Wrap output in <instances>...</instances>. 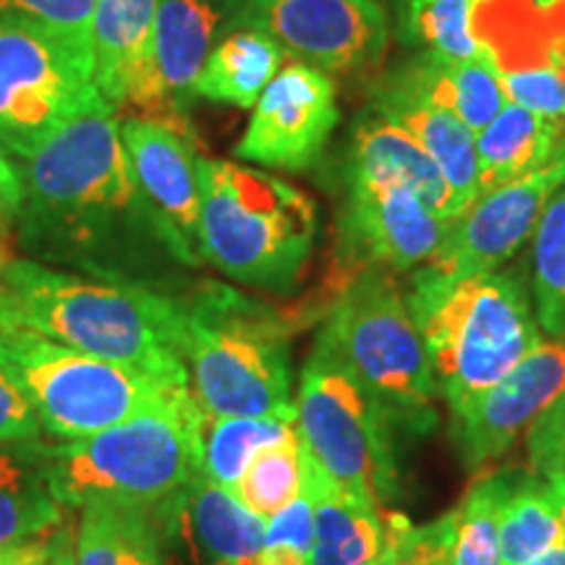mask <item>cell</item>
Returning <instances> with one entry per match:
<instances>
[{"instance_id": "cell-1", "label": "cell", "mask_w": 565, "mask_h": 565, "mask_svg": "<svg viewBox=\"0 0 565 565\" xmlns=\"http://www.w3.org/2000/svg\"><path fill=\"white\" fill-rule=\"evenodd\" d=\"M17 168L24 186L19 238L34 257L105 280H134L129 267L152 254L175 263L139 189L116 105L74 118Z\"/></svg>"}, {"instance_id": "cell-2", "label": "cell", "mask_w": 565, "mask_h": 565, "mask_svg": "<svg viewBox=\"0 0 565 565\" xmlns=\"http://www.w3.org/2000/svg\"><path fill=\"white\" fill-rule=\"evenodd\" d=\"M0 330H24L141 370L189 374L179 351V301L141 280H105L6 257Z\"/></svg>"}, {"instance_id": "cell-3", "label": "cell", "mask_w": 565, "mask_h": 565, "mask_svg": "<svg viewBox=\"0 0 565 565\" xmlns=\"http://www.w3.org/2000/svg\"><path fill=\"white\" fill-rule=\"evenodd\" d=\"M179 301V351L207 419L296 414L294 324L270 303L223 282H200Z\"/></svg>"}, {"instance_id": "cell-4", "label": "cell", "mask_w": 565, "mask_h": 565, "mask_svg": "<svg viewBox=\"0 0 565 565\" xmlns=\"http://www.w3.org/2000/svg\"><path fill=\"white\" fill-rule=\"evenodd\" d=\"M406 299L450 416L466 412L542 343L532 291L519 273L450 280L419 267Z\"/></svg>"}, {"instance_id": "cell-5", "label": "cell", "mask_w": 565, "mask_h": 565, "mask_svg": "<svg viewBox=\"0 0 565 565\" xmlns=\"http://www.w3.org/2000/svg\"><path fill=\"white\" fill-rule=\"evenodd\" d=\"M200 254L225 278L288 294L315 254L320 215L301 189L263 168L200 158Z\"/></svg>"}, {"instance_id": "cell-6", "label": "cell", "mask_w": 565, "mask_h": 565, "mask_svg": "<svg viewBox=\"0 0 565 565\" xmlns=\"http://www.w3.org/2000/svg\"><path fill=\"white\" fill-rule=\"evenodd\" d=\"M204 414L192 393L82 440L38 445L63 508L89 503L152 511L202 475Z\"/></svg>"}, {"instance_id": "cell-7", "label": "cell", "mask_w": 565, "mask_h": 565, "mask_svg": "<svg viewBox=\"0 0 565 565\" xmlns=\"http://www.w3.org/2000/svg\"><path fill=\"white\" fill-rule=\"evenodd\" d=\"M317 338L383 406L395 429L424 435L435 427L440 393L433 362L393 270L366 267L353 275Z\"/></svg>"}, {"instance_id": "cell-8", "label": "cell", "mask_w": 565, "mask_h": 565, "mask_svg": "<svg viewBox=\"0 0 565 565\" xmlns=\"http://www.w3.org/2000/svg\"><path fill=\"white\" fill-rule=\"evenodd\" d=\"M0 359L24 387L42 433L82 440L192 393L189 374L110 362L24 330H0Z\"/></svg>"}, {"instance_id": "cell-9", "label": "cell", "mask_w": 565, "mask_h": 565, "mask_svg": "<svg viewBox=\"0 0 565 565\" xmlns=\"http://www.w3.org/2000/svg\"><path fill=\"white\" fill-rule=\"evenodd\" d=\"M294 408L303 450L338 487L377 508L395 500L398 450L391 416L320 338L301 370Z\"/></svg>"}, {"instance_id": "cell-10", "label": "cell", "mask_w": 565, "mask_h": 565, "mask_svg": "<svg viewBox=\"0 0 565 565\" xmlns=\"http://www.w3.org/2000/svg\"><path fill=\"white\" fill-rule=\"evenodd\" d=\"M105 105L95 61L45 26L0 21V150L13 162Z\"/></svg>"}, {"instance_id": "cell-11", "label": "cell", "mask_w": 565, "mask_h": 565, "mask_svg": "<svg viewBox=\"0 0 565 565\" xmlns=\"http://www.w3.org/2000/svg\"><path fill=\"white\" fill-rule=\"evenodd\" d=\"M244 26L270 34L282 53L333 79L370 76L391 40L377 0H246Z\"/></svg>"}, {"instance_id": "cell-12", "label": "cell", "mask_w": 565, "mask_h": 565, "mask_svg": "<svg viewBox=\"0 0 565 565\" xmlns=\"http://www.w3.org/2000/svg\"><path fill=\"white\" fill-rule=\"evenodd\" d=\"M338 121L341 108L333 76L291 61L252 108L236 158L270 171H307L320 162Z\"/></svg>"}, {"instance_id": "cell-13", "label": "cell", "mask_w": 565, "mask_h": 565, "mask_svg": "<svg viewBox=\"0 0 565 565\" xmlns=\"http://www.w3.org/2000/svg\"><path fill=\"white\" fill-rule=\"evenodd\" d=\"M561 186H565V166L550 160L540 171L479 194L448 225L440 249L422 270L456 280L503 267L532 236L550 196Z\"/></svg>"}, {"instance_id": "cell-14", "label": "cell", "mask_w": 565, "mask_h": 565, "mask_svg": "<svg viewBox=\"0 0 565 565\" xmlns=\"http://www.w3.org/2000/svg\"><path fill=\"white\" fill-rule=\"evenodd\" d=\"M343 186L338 249L351 267L349 280L366 267L393 273L422 267L440 249L450 223L412 189L364 181H343Z\"/></svg>"}, {"instance_id": "cell-15", "label": "cell", "mask_w": 565, "mask_h": 565, "mask_svg": "<svg viewBox=\"0 0 565 565\" xmlns=\"http://www.w3.org/2000/svg\"><path fill=\"white\" fill-rule=\"evenodd\" d=\"M563 398L565 338H553L529 351L466 412L450 416V440L461 463L469 471H484Z\"/></svg>"}, {"instance_id": "cell-16", "label": "cell", "mask_w": 565, "mask_h": 565, "mask_svg": "<svg viewBox=\"0 0 565 565\" xmlns=\"http://www.w3.org/2000/svg\"><path fill=\"white\" fill-rule=\"evenodd\" d=\"M244 6L246 0H158L152 71L134 108L145 118L186 126L200 71L217 42L244 30Z\"/></svg>"}, {"instance_id": "cell-17", "label": "cell", "mask_w": 565, "mask_h": 565, "mask_svg": "<svg viewBox=\"0 0 565 565\" xmlns=\"http://www.w3.org/2000/svg\"><path fill=\"white\" fill-rule=\"evenodd\" d=\"M121 139L145 200L171 238L175 263L200 267V168L202 154L189 126L160 118H124Z\"/></svg>"}, {"instance_id": "cell-18", "label": "cell", "mask_w": 565, "mask_h": 565, "mask_svg": "<svg viewBox=\"0 0 565 565\" xmlns=\"http://www.w3.org/2000/svg\"><path fill=\"white\" fill-rule=\"evenodd\" d=\"M152 513L168 565H259L265 521L204 475Z\"/></svg>"}, {"instance_id": "cell-19", "label": "cell", "mask_w": 565, "mask_h": 565, "mask_svg": "<svg viewBox=\"0 0 565 565\" xmlns=\"http://www.w3.org/2000/svg\"><path fill=\"white\" fill-rule=\"evenodd\" d=\"M343 181L406 186L419 194L445 223L456 221L454 196L435 160L422 150L412 134L372 105L353 121L343 160Z\"/></svg>"}, {"instance_id": "cell-20", "label": "cell", "mask_w": 565, "mask_h": 565, "mask_svg": "<svg viewBox=\"0 0 565 565\" xmlns=\"http://www.w3.org/2000/svg\"><path fill=\"white\" fill-rule=\"evenodd\" d=\"M370 105L419 141L448 183L456 217L461 215L479 196L477 134L454 113L437 108L385 79L374 82Z\"/></svg>"}, {"instance_id": "cell-21", "label": "cell", "mask_w": 565, "mask_h": 565, "mask_svg": "<svg viewBox=\"0 0 565 565\" xmlns=\"http://www.w3.org/2000/svg\"><path fill=\"white\" fill-rule=\"evenodd\" d=\"M158 0H95V82L108 103L139 100L152 71Z\"/></svg>"}, {"instance_id": "cell-22", "label": "cell", "mask_w": 565, "mask_h": 565, "mask_svg": "<svg viewBox=\"0 0 565 565\" xmlns=\"http://www.w3.org/2000/svg\"><path fill=\"white\" fill-rule=\"evenodd\" d=\"M303 487L315 503L309 565H366L385 547V515L377 505L338 487L301 445Z\"/></svg>"}, {"instance_id": "cell-23", "label": "cell", "mask_w": 565, "mask_h": 565, "mask_svg": "<svg viewBox=\"0 0 565 565\" xmlns=\"http://www.w3.org/2000/svg\"><path fill=\"white\" fill-rule=\"evenodd\" d=\"M383 79L454 113L475 134L482 131L508 105L500 74L487 58L454 61L424 51L401 63Z\"/></svg>"}, {"instance_id": "cell-24", "label": "cell", "mask_w": 565, "mask_h": 565, "mask_svg": "<svg viewBox=\"0 0 565 565\" xmlns=\"http://www.w3.org/2000/svg\"><path fill=\"white\" fill-rule=\"evenodd\" d=\"M565 121L536 116L508 103L477 134L479 194L545 168L561 145Z\"/></svg>"}, {"instance_id": "cell-25", "label": "cell", "mask_w": 565, "mask_h": 565, "mask_svg": "<svg viewBox=\"0 0 565 565\" xmlns=\"http://www.w3.org/2000/svg\"><path fill=\"white\" fill-rule=\"evenodd\" d=\"M74 532L76 565H168L152 511L89 503Z\"/></svg>"}, {"instance_id": "cell-26", "label": "cell", "mask_w": 565, "mask_h": 565, "mask_svg": "<svg viewBox=\"0 0 565 565\" xmlns=\"http://www.w3.org/2000/svg\"><path fill=\"white\" fill-rule=\"evenodd\" d=\"M66 508L53 494L38 445H0V545L40 540L63 524Z\"/></svg>"}, {"instance_id": "cell-27", "label": "cell", "mask_w": 565, "mask_h": 565, "mask_svg": "<svg viewBox=\"0 0 565 565\" xmlns=\"http://www.w3.org/2000/svg\"><path fill=\"white\" fill-rule=\"evenodd\" d=\"M282 55L286 53L270 34L252 26L231 32L217 42L202 66L194 87L196 97L236 108H254L267 84L278 76Z\"/></svg>"}, {"instance_id": "cell-28", "label": "cell", "mask_w": 565, "mask_h": 565, "mask_svg": "<svg viewBox=\"0 0 565 565\" xmlns=\"http://www.w3.org/2000/svg\"><path fill=\"white\" fill-rule=\"evenodd\" d=\"M296 433V414L225 416L202 422V475L233 492L252 458Z\"/></svg>"}, {"instance_id": "cell-29", "label": "cell", "mask_w": 565, "mask_h": 565, "mask_svg": "<svg viewBox=\"0 0 565 565\" xmlns=\"http://www.w3.org/2000/svg\"><path fill=\"white\" fill-rule=\"evenodd\" d=\"M563 536L565 529L550 482L534 471L521 469L500 515L503 565L532 563Z\"/></svg>"}, {"instance_id": "cell-30", "label": "cell", "mask_w": 565, "mask_h": 565, "mask_svg": "<svg viewBox=\"0 0 565 565\" xmlns=\"http://www.w3.org/2000/svg\"><path fill=\"white\" fill-rule=\"evenodd\" d=\"M521 469L484 471L454 511V565H503L500 515Z\"/></svg>"}, {"instance_id": "cell-31", "label": "cell", "mask_w": 565, "mask_h": 565, "mask_svg": "<svg viewBox=\"0 0 565 565\" xmlns=\"http://www.w3.org/2000/svg\"><path fill=\"white\" fill-rule=\"evenodd\" d=\"M532 301L540 328L565 338V189L550 196L532 233Z\"/></svg>"}, {"instance_id": "cell-32", "label": "cell", "mask_w": 565, "mask_h": 565, "mask_svg": "<svg viewBox=\"0 0 565 565\" xmlns=\"http://www.w3.org/2000/svg\"><path fill=\"white\" fill-rule=\"evenodd\" d=\"M303 487V466H301V437L299 429L288 435L286 440L267 445L252 458L246 466L244 477L233 487L246 511L267 521L280 513L288 503H294Z\"/></svg>"}, {"instance_id": "cell-33", "label": "cell", "mask_w": 565, "mask_h": 565, "mask_svg": "<svg viewBox=\"0 0 565 565\" xmlns=\"http://www.w3.org/2000/svg\"><path fill=\"white\" fill-rule=\"evenodd\" d=\"M477 0H416L406 6V34L427 51L454 61L484 58L475 32L471 13Z\"/></svg>"}, {"instance_id": "cell-34", "label": "cell", "mask_w": 565, "mask_h": 565, "mask_svg": "<svg viewBox=\"0 0 565 565\" xmlns=\"http://www.w3.org/2000/svg\"><path fill=\"white\" fill-rule=\"evenodd\" d=\"M95 0H0V21H30L95 61Z\"/></svg>"}, {"instance_id": "cell-35", "label": "cell", "mask_w": 565, "mask_h": 565, "mask_svg": "<svg viewBox=\"0 0 565 565\" xmlns=\"http://www.w3.org/2000/svg\"><path fill=\"white\" fill-rule=\"evenodd\" d=\"M387 526L393 529L395 565H454L450 550H454V511L429 521V524L414 526L404 513H385Z\"/></svg>"}, {"instance_id": "cell-36", "label": "cell", "mask_w": 565, "mask_h": 565, "mask_svg": "<svg viewBox=\"0 0 565 565\" xmlns=\"http://www.w3.org/2000/svg\"><path fill=\"white\" fill-rule=\"evenodd\" d=\"M505 100L536 116L565 121V71L550 63L542 68L500 74Z\"/></svg>"}, {"instance_id": "cell-37", "label": "cell", "mask_w": 565, "mask_h": 565, "mask_svg": "<svg viewBox=\"0 0 565 565\" xmlns=\"http://www.w3.org/2000/svg\"><path fill=\"white\" fill-rule=\"evenodd\" d=\"M529 471L565 477V398L536 419L526 433Z\"/></svg>"}, {"instance_id": "cell-38", "label": "cell", "mask_w": 565, "mask_h": 565, "mask_svg": "<svg viewBox=\"0 0 565 565\" xmlns=\"http://www.w3.org/2000/svg\"><path fill=\"white\" fill-rule=\"evenodd\" d=\"M42 424L26 398L24 387L0 359V445L38 443Z\"/></svg>"}, {"instance_id": "cell-39", "label": "cell", "mask_w": 565, "mask_h": 565, "mask_svg": "<svg viewBox=\"0 0 565 565\" xmlns=\"http://www.w3.org/2000/svg\"><path fill=\"white\" fill-rule=\"evenodd\" d=\"M21 202H24V186H21L17 162L0 150V242L19 223Z\"/></svg>"}, {"instance_id": "cell-40", "label": "cell", "mask_w": 565, "mask_h": 565, "mask_svg": "<svg viewBox=\"0 0 565 565\" xmlns=\"http://www.w3.org/2000/svg\"><path fill=\"white\" fill-rule=\"evenodd\" d=\"M38 565H76L74 563V532L68 524H61L45 536V553Z\"/></svg>"}, {"instance_id": "cell-41", "label": "cell", "mask_w": 565, "mask_h": 565, "mask_svg": "<svg viewBox=\"0 0 565 565\" xmlns=\"http://www.w3.org/2000/svg\"><path fill=\"white\" fill-rule=\"evenodd\" d=\"M45 553V536L19 545H0V565H38Z\"/></svg>"}, {"instance_id": "cell-42", "label": "cell", "mask_w": 565, "mask_h": 565, "mask_svg": "<svg viewBox=\"0 0 565 565\" xmlns=\"http://www.w3.org/2000/svg\"><path fill=\"white\" fill-rule=\"evenodd\" d=\"M259 565H309V553L294 545H267L259 555Z\"/></svg>"}, {"instance_id": "cell-43", "label": "cell", "mask_w": 565, "mask_h": 565, "mask_svg": "<svg viewBox=\"0 0 565 565\" xmlns=\"http://www.w3.org/2000/svg\"><path fill=\"white\" fill-rule=\"evenodd\" d=\"M526 565H565V536L563 540H557L553 547H547L542 555H536L534 561Z\"/></svg>"}, {"instance_id": "cell-44", "label": "cell", "mask_w": 565, "mask_h": 565, "mask_svg": "<svg viewBox=\"0 0 565 565\" xmlns=\"http://www.w3.org/2000/svg\"><path fill=\"white\" fill-rule=\"evenodd\" d=\"M395 553H398V545H395V534L385 521V547H383V553H380L377 557H374V561H370L366 565H395Z\"/></svg>"}, {"instance_id": "cell-45", "label": "cell", "mask_w": 565, "mask_h": 565, "mask_svg": "<svg viewBox=\"0 0 565 565\" xmlns=\"http://www.w3.org/2000/svg\"><path fill=\"white\" fill-rule=\"evenodd\" d=\"M550 482V490L555 494V505H557V513H561V521H563V529H565V477H545Z\"/></svg>"}, {"instance_id": "cell-46", "label": "cell", "mask_w": 565, "mask_h": 565, "mask_svg": "<svg viewBox=\"0 0 565 565\" xmlns=\"http://www.w3.org/2000/svg\"><path fill=\"white\" fill-rule=\"evenodd\" d=\"M553 160H557V162H561V166H565V134H563L561 145H557V150H555V154H553Z\"/></svg>"}, {"instance_id": "cell-47", "label": "cell", "mask_w": 565, "mask_h": 565, "mask_svg": "<svg viewBox=\"0 0 565 565\" xmlns=\"http://www.w3.org/2000/svg\"><path fill=\"white\" fill-rule=\"evenodd\" d=\"M536 6H540V9H550V6H557V3H563V0H534Z\"/></svg>"}, {"instance_id": "cell-48", "label": "cell", "mask_w": 565, "mask_h": 565, "mask_svg": "<svg viewBox=\"0 0 565 565\" xmlns=\"http://www.w3.org/2000/svg\"><path fill=\"white\" fill-rule=\"evenodd\" d=\"M3 259H6V254H3V252H0V263H3Z\"/></svg>"}, {"instance_id": "cell-49", "label": "cell", "mask_w": 565, "mask_h": 565, "mask_svg": "<svg viewBox=\"0 0 565 565\" xmlns=\"http://www.w3.org/2000/svg\"><path fill=\"white\" fill-rule=\"evenodd\" d=\"M404 3H406V6H408V3H416V0H404Z\"/></svg>"}]
</instances>
